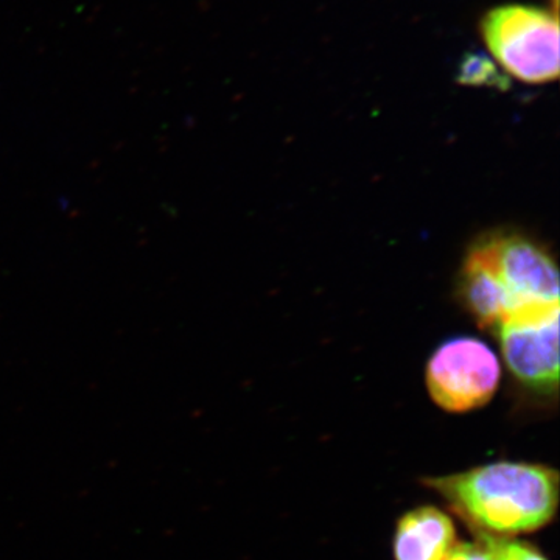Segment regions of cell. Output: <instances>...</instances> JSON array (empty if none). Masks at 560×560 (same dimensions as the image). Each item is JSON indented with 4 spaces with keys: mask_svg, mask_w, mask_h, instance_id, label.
<instances>
[{
    "mask_svg": "<svg viewBox=\"0 0 560 560\" xmlns=\"http://www.w3.org/2000/svg\"><path fill=\"white\" fill-rule=\"evenodd\" d=\"M490 54L515 79L530 84L559 77V22L556 11L533 5H503L481 21Z\"/></svg>",
    "mask_w": 560,
    "mask_h": 560,
    "instance_id": "7a4b0ae2",
    "label": "cell"
},
{
    "mask_svg": "<svg viewBox=\"0 0 560 560\" xmlns=\"http://www.w3.org/2000/svg\"><path fill=\"white\" fill-rule=\"evenodd\" d=\"M456 539L455 522L440 508H415L405 512L394 530V560H445Z\"/></svg>",
    "mask_w": 560,
    "mask_h": 560,
    "instance_id": "8992f818",
    "label": "cell"
},
{
    "mask_svg": "<svg viewBox=\"0 0 560 560\" xmlns=\"http://www.w3.org/2000/svg\"><path fill=\"white\" fill-rule=\"evenodd\" d=\"M559 308L500 324L501 353L512 377L536 399L555 401L559 386Z\"/></svg>",
    "mask_w": 560,
    "mask_h": 560,
    "instance_id": "5b68a950",
    "label": "cell"
},
{
    "mask_svg": "<svg viewBox=\"0 0 560 560\" xmlns=\"http://www.w3.org/2000/svg\"><path fill=\"white\" fill-rule=\"evenodd\" d=\"M499 357L486 342L453 338L431 355L425 383L431 400L447 412L463 415L486 407L499 389Z\"/></svg>",
    "mask_w": 560,
    "mask_h": 560,
    "instance_id": "277c9868",
    "label": "cell"
},
{
    "mask_svg": "<svg viewBox=\"0 0 560 560\" xmlns=\"http://www.w3.org/2000/svg\"><path fill=\"white\" fill-rule=\"evenodd\" d=\"M475 536L518 537L550 525L559 508V471L537 463L482 464L422 478Z\"/></svg>",
    "mask_w": 560,
    "mask_h": 560,
    "instance_id": "6da1fadb",
    "label": "cell"
},
{
    "mask_svg": "<svg viewBox=\"0 0 560 560\" xmlns=\"http://www.w3.org/2000/svg\"><path fill=\"white\" fill-rule=\"evenodd\" d=\"M478 540L488 547L493 560H550L529 541L521 540L518 537H489L478 534Z\"/></svg>",
    "mask_w": 560,
    "mask_h": 560,
    "instance_id": "52a82bcc",
    "label": "cell"
},
{
    "mask_svg": "<svg viewBox=\"0 0 560 560\" xmlns=\"http://www.w3.org/2000/svg\"><path fill=\"white\" fill-rule=\"evenodd\" d=\"M445 560H493L492 555L481 540L458 541Z\"/></svg>",
    "mask_w": 560,
    "mask_h": 560,
    "instance_id": "ba28073f",
    "label": "cell"
},
{
    "mask_svg": "<svg viewBox=\"0 0 560 560\" xmlns=\"http://www.w3.org/2000/svg\"><path fill=\"white\" fill-rule=\"evenodd\" d=\"M470 253L506 291L512 305L506 320L559 307L558 267L536 242L517 234L488 235L475 243Z\"/></svg>",
    "mask_w": 560,
    "mask_h": 560,
    "instance_id": "3957f363",
    "label": "cell"
}]
</instances>
